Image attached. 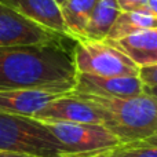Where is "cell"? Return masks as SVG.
I'll return each mask as SVG.
<instances>
[{"label": "cell", "mask_w": 157, "mask_h": 157, "mask_svg": "<svg viewBox=\"0 0 157 157\" xmlns=\"http://www.w3.org/2000/svg\"><path fill=\"white\" fill-rule=\"evenodd\" d=\"M75 78L72 54L61 44L0 47V91L50 90L68 94Z\"/></svg>", "instance_id": "cell-1"}, {"label": "cell", "mask_w": 157, "mask_h": 157, "mask_svg": "<svg viewBox=\"0 0 157 157\" xmlns=\"http://www.w3.org/2000/svg\"><path fill=\"white\" fill-rule=\"evenodd\" d=\"M72 92L97 109L102 125L120 144L157 135V99L155 95L144 92L136 97L117 98Z\"/></svg>", "instance_id": "cell-2"}, {"label": "cell", "mask_w": 157, "mask_h": 157, "mask_svg": "<svg viewBox=\"0 0 157 157\" xmlns=\"http://www.w3.org/2000/svg\"><path fill=\"white\" fill-rule=\"evenodd\" d=\"M0 150L30 157H75L39 120L0 113Z\"/></svg>", "instance_id": "cell-3"}, {"label": "cell", "mask_w": 157, "mask_h": 157, "mask_svg": "<svg viewBox=\"0 0 157 157\" xmlns=\"http://www.w3.org/2000/svg\"><path fill=\"white\" fill-rule=\"evenodd\" d=\"M76 73L102 77H136L138 66L106 40H80L73 50Z\"/></svg>", "instance_id": "cell-4"}, {"label": "cell", "mask_w": 157, "mask_h": 157, "mask_svg": "<svg viewBox=\"0 0 157 157\" xmlns=\"http://www.w3.org/2000/svg\"><path fill=\"white\" fill-rule=\"evenodd\" d=\"M41 123L72 156L95 155L120 144L103 125L66 121Z\"/></svg>", "instance_id": "cell-5"}, {"label": "cell", "mask_w": 157, "mask_h": 157, "mask_svg": "<svg viewBox=\"0 0 157 157\" xmlns=\"http://www.w3.org/2000/svg\"><path fill=\"white\" fill-rule=\"evenodd\" d=\"M63 36L0 4V47L61 44Z\"/></svg>", "instance_id": "cell-6"}, {"label": "cell", "mask_w": 157, "mask_h": 157, "mask_svg": "<svg viewBox=\"0 0 157 157\" xmlns=\"http://www.w3.org/2000/svg\"><path fill=\"white\" fill-rule=\"evenodd\" d=\"M32 119L39 121H66L102 125V119L97 109L72 91L48 102Z\"/></svg>", "instance_id": "cell-7"}, {"label": "cell", "mask_w": 157, "mask_h": 157, "mask_svg": "<svg viewBox=\"0 0 157 157\" xmlns=\"http://www.w3.org/2000/svg\"><path fill=\"white\" fill-rule=\"evenodd\" d=\"M72 91L98 97L127 98L144 94L145 90L138 77H102L76 73L75 87Z\"/></svg>", "instance_id": "cell-8"}, {"label": "cell", "mask_w": 157, "mask_h": 157, "mask_svg": "<svg viewBox=\"0 0 157 157\" xmlns=\"http://www.w3.org/2000/svg\"><path fill=\"white\" fill-rule=\"evenodd\" d=\"M0 4L11 8L48 30L69 39L61 8L54 0H0Z\"/></svg>", "instance_id": "cell-9"}, {"label": "cell", "mask_w": 157, "mask_h": 157, "mask_svg": "<svg viewBox=\"0 0 157 157\" xmlns=\"http://www.w3.org/2000/svg\"><path fill=\"white\" fill-rule=\"evenodd\" d=\"M61 95L63 94L50 90H3L0 91V113L33 117Z\"/></svg>", "instance_id": "cell-10"}, {"label": "cell", "mask_w": 157, "mask_h": 157, "mask_svg": "<svg viewBox=\"0 0 157 157\" xmlns=\"http://www.w3.org/2000/svg\"><path fill=\"white\" fill-rule=\"evenodd\" d=\"M138 68L157 65V29H145L109 41Z\"/></svg>", "instance_id": "cell-11"}, {"label": "cell", "mask_w": 157, "mask_h": 157, "mask_svg": "<svg viewBox=\"0 0 157 157\" xmlns=\"http://www.w3.org/2000/svg\"><path fill=\"white\" fill-rule=\"evenodd\" d=\"M157 15H153L146 10H134V11H120L114 24L112 25L106 41L119 40L128 35L136 33L145 29H156Z\"/></svg>", "instance_id": "cell-12"}, {"label": "cell", "mask_w": 157, "mask_h": 157, "mask_svg": "<svg viewBox=\"0 0 157 157\" xmlns=\"http://www.w3.org/2000/svg\"><path fill=\"white\" fill-rule=\"evenodd\" d=\"M119 14L116 0H98L84 29L83 40H105Z\"/></svg>", "instance_id": "cell-13"}, {"label": "cell", "mask_w": 157, "mask_h": 157, "mask_svg": "<svg viewBox=\"0 0 157 157\" xmlns=\"http://www.w3.org/2000/svg\"><path fill=\"white\" fill-rule=\"evenodd\" d=\"M98 0H68L61 6V14L68 35L76 41L83 40L84 29Z\"/></svg>", "instance_id": "cell-14"}, {"label": "cell", "mask_w": 157, "mask_h": 157, "mask_svg": "<svg viewBox=\"0 0 157 157\" xmlns=\"http://www.w3.org/2000/svg\"><path fill=\"white\" fill-rule=\"evenodd\" d=\"M108 152L110 157H157V135L146 139L121 142Z\"/></svg>", "instance_id": "cell-15"}, {"label": "cell", "mask_w": 157, "mask_h": 157, "mask_svg": "<svg viewBox=\"0 0 157 157\" xmlns=\"http://www.w3.org/2000/svg\"><path fill=\"white\" fill-rule=\"evenodd\" d=\"M141 84L146 94L156 97V87H157V65L141 66L138 69V76Z\"/></svg>", "instance_id": "cell-16"}, {"label": "cell", "mask_w": 157, "mask_h": 157, "mask_svg": "<svg viewBox=\"0 0 157 157\" xmlns=\"http://www.w3.org/2000/svg\"><path fill=\"white\" fill-rule=\"evenodd\" d=\"M120 11L145 10V0H116Z\"/></svg>", "instance_id": "cell-17"}, {"label": "cell", "mask_w": 157, "mask_h": 157, "mask_svg": "<svg viewBox=\"0 0 157 157\" xmlns=\"http://www.w3.org/2000/svg\"><path fill=\"white\" fill-rule=\"evenodd\" d=\"M145 10L153 15H157V0H145Z\"/></svg>", "instance_id": "cell-18"}, {"label": "cell", "mask_w": 157, "mask_h": 157, "mask_svg": "<svg viewBox=\"0 0 157 157\" xmlns=\"http://www.w3.org/2000/svg\"><path fill=\"white\" fill-rule=\"evenodd\" d=\"M0 157H30L26 155H18V153L13 152H6V150H0Z\"/></svg>", "instance_id": "cell-19"}, {"label": "cell", "mask_w": 157, "mask_h": 157, "mask_svg": "<svg viewBox=\"0 0 157 157\" xmlns=\"http://www.w3.org/2000/svg\"><path fill=\"white\" fill-rule=\"evenodd\" d=\"M109 150V149H108ZM108 150H103V152L95 153V155H87V156H75V157H110Z\"/></svg>", "instance_id": "cell-20"}, {"label": "cell", "mask_w": 157, "mask_h": 157, "mask_svg": "<svg viewBox=\"0 0 157 157\" xmlns=\"http://www.w3.org/2000/svg\"><path fill=\"white\" fill-rule=\"evenodd\" d=\"M54 2L57 3V4H58V6H59V7H61V6H63V4H65V3H66V2H68V0H54Z\"/></svg>", "instance_id": "cell-21"}]
</instances>
